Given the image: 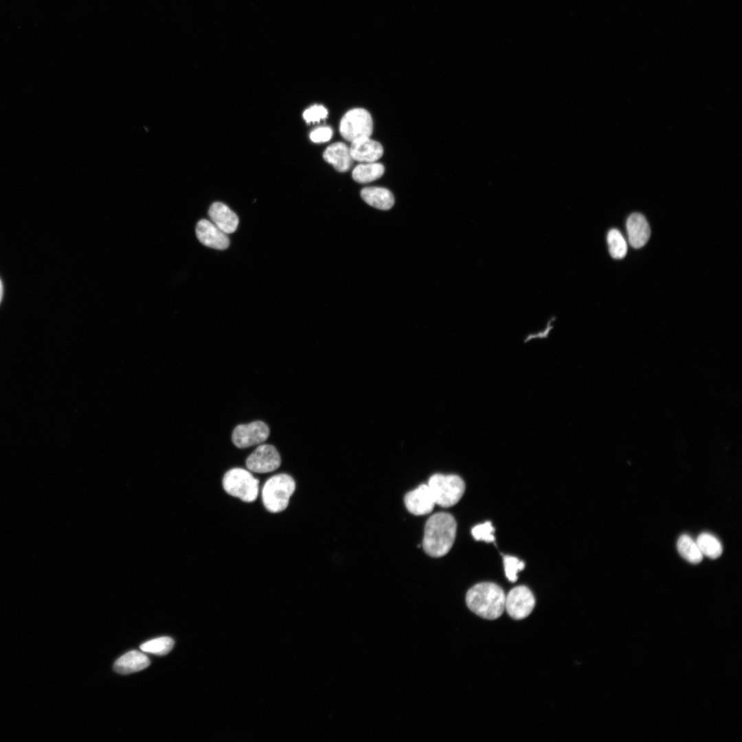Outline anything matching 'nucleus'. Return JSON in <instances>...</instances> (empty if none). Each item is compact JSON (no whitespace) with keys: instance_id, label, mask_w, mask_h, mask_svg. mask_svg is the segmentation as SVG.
Segmentation results:
<instances>
[{"instance_id":"nucleus-1","label":"nucleus","mask_w":742,"mask_h":742,"mask_svg":"<svg viewBox=\"0 0 742 742\" xmlns=\"http://www.w3.org/2000/svg\"><path fill=\"white\" fill-rule=\"evenodd\" d=\"M457 524L454 517L447 513L431 516L425 526L423 546L425 552L433 557L447 554L453 546Z\"/></svg>"},{"instance_id":"nucleus-2","label":"nucleus","mask_w":742,"mask_h":742,"mask_svg":"<svg viewBox=\"0 0 742 742\" xmlns=\"http://www.w3.org/2000/svg\"><path fill=\"white\" fill-rule=\"evenodd\" d=\"M506 595L503 589L493 583H480L467 592L468 607L482 618L494 620L505 609Z\"/></svg>"},{"instance_id":"nucleus-3","label":"nucleus","mask_w":742,"mask_h":742,"mask_svg":"<svg viewBox=\"0 0 742 742\" xmlns=\"http://www.w3.org/2000/svg\"><path fill=\"white\" fill-rule=\"evenodd\" d=\"M295 490V482L288 474H277L269 478L262 489V499L265 508L273 513L286 508Z\"/></svg>"},{"instance_id":"nucleus-4","label":"nucleus","mask_w":742,"mask_h":742,"mask_svg":"<svg viewBox=\"0 0 742 742\" xmlns=\"http://www.w3.org/2000/svg\"><path fill=\"white\" fill-rule=\"evenodd\" d=\"M427 485L435 504L446 508L458 503L465 490L464 481L456 475L435 474L429 478Z\"/></svg>"},{"instance_id":"nucleus-5","label":"nucleus","mask_w":742,"mask_h":742,"mask_svg":"<svg viewBox=\"0 0 742 742\" xmlns=\"http://www.w3.org/2000/svg\"><path fill=\"white\" fill-rule=\"evenodd\" d=\"M223 487L229 495L245 502H254L259 493V481L249 471L234 468L223 477Z\"/></svg>"},{"instance_id":"nucleus-6","label":"nucleus","mask_w":742,"mask_h":742,"mask_svg":"<svg viewBox=\"0 0 742 742\" xmlns=\"http://www.w3.org/2000/svg\"><path fill=\"white\" fill-rule=\"evenodd\" d=\"M372 129L373 122L370 113L361 108L348 111L341 118L339 125L341 136L350 142L370 137Z\"/></svg>"},{"instance_id":"nucleus-7","label":"nucleus","mask_w":742,"mask_h":742,"mask_svg":"<svg viewBox=\"0 0 742 742\" xmlns=\"http://www.w3.org/2000/svg\"><path fill=\"white\" fill-rule=\"evenodd\" d=\"M535 599L532 592L526 586L520 585L512 589L505 599V609L514 619L526 618L532 611Z\"/></svg>"},{"instance_id":"nucleus-8","label":"nucleus","mask_w":742,"mask_h":742,"mask_svg":"<svg viewBox=\"0 0 742 742\" xmlns=\"http://www.w3.org/2000/svg\"><path fill=\"white\" fill-rule=\"evenodd\" d=\"M281 464L280 456L271 445H259L247 458L246 466L249 471L266 473L276 471Z\"/></svg>"},{"instance_id":"nucleus-9","label":"nucleus","mask_w":742,"mask_h":742,"mask_svg":"<svg viewBox=\"0 0 742 742\" xmlns=\"http://www.w3.org/2000/svg\"><path fill=\"white\" fill-rule=\"evenodd\" d=\"M269 433V427L264 422L257 420L236 426L232 432V439L236 447L243 449L262 444L267 439Z\"/></svg>"},{"instance_id":"nucleus-10","label":"nucleus","mask_w":742,"mask_h":742,"mask_svg":"<svg viewBox=\"0 0 742 742\" xmlns=\"http://www.w3.org/2000/svg\"><path fill=\"white\" fill-rule=\"evenodd\" d=\"M196 234L198 240L206 247L218 250H223L229 247V239L227 234L210 221H199L196 226Z\"/></svg>"},{"instance_id":"nucleus-11","label":"nucleus","mask_w":742,"mask_h":742,"mask_svg":"<svg viewBox=\"0 0 742 742\" xmlns=\"http://www.w3.org/2000/svg\"><path fill=\"white\" fill-rule=\"evenodd\" d=\"M404 502L407 509L415 515L429 513L436 504L427 484H421L407 493L405 496Z\"/></svg>"},{"instance_id":"nucleus-12","label":"nucleus","mask_w":742,"mask_h":742,"mask_svg":"<svg viewBox=\"0 0 742 742\" xmlns=\"http://www.w3.org/2000/svg\"><path fill=\"white\" fill-rule=\"evenodd\" d=\"M350 151L353 160L366 163L376 161L383 153L381 144L370 137L352 142Z\"/></svg>"},{"instance_id":"nucleus-13","label":"nucleus","mask_w":742,"mask_h":742,"mask_svg":"<svg viewBox=\"0 0 742 742\" xmlns=\"http://www.w3.org/2000/svg\"><path fill=\"white\" fill-rule=\"evenodd\" d=\"M212 222L227 234L236 231L238 217L227 205L221 202L214 203L208 211Z\"/></svg>"},{"instance_id":"nucleus-14","label":"nucleus","mask_w":742,"mask_h":742,"mask_svg":"<svg viewBox=\"0 0 742 742\" xmlns=\"http://www.w3.org/2000/svg\"><path fill=\"white\" fill-rule=\"evenodd\" d=\"M627 230L629 243L634 248L643 247L649 240L651 234L647 221L639 213H633L629 216Z\"/></svg>"},{"instance_id":"nucleus-15","label":"nucleus","mask_w":742,"mask_h":742,"mask_svg":"<svg viewBox=\"0 0 742 742\" xmlns=\"http://www.w3.org/2000/svg\"><path fill=\"white\" fill-rule=\"evenodd\" d=\"M323 157L339 172L347 171L353 163L350 148L343 142L333 143L328 146Z\"/></svg>"},{"instance_id":"nucleus-16","label":"nucleus","mask_w":742,"mask_h":742,"mask_svg":"<svg viewBox=\"0 0 742 742\" xmlns=\"http://www.w3.org/2000/svg\"><path fill=\"white\" fill-rule=\"evenodd\" d=\"M150 664L148 657L138 651H131L119 657L113 665V670L120 674H129L139 671Z\"/></svg>"},{"instance_id":"nucleus-17","label":"nucleus","mask_w":742,"mask_h":742,"mask_svg":"<svg viewBox=\"0 0 742 742\" xmlns=\"http://www.w3.org/2000/svg\"><path fill=\"white\" fill-rule=\"evenodd\" d=\"M361 196L368 204L380 210H389L394 203L393 194L384 188H365L361 191Z\"/></svg>"},{"instance_id":"nucleus-18","label":"nucleus","mask_w":742,"mask_h":742,"mask_svg":"<svg viewBox=\"0 0 742 742\" xmlns=\"http://www.w3.org/2000/svg\"><path fill=\"white\" fill-rule=\"evenodd\" d=\"M384 172L381 164L369 162L357 165L352 171V178L359 183H368L380 178Z\"/></svg>"},{"instance_id":"nucleus-19","label":"nucleus","mask_w":742,"mask_h":742,"mask_svg":"<svg viewBox=\"0 0 742 742\" xmlns=\"http://www.w3.org/2000/svg\"><path fill=\"white\" fill-rule=\"evenodd\" d=\"M677 548L679 554L691 563H699L703 559V554L696 541L688 535H682L679 537Z\"/></svg>"},{"instance_id":"nucleus-20","label":"nucleus","mask_w":742,"mask_h":742,"mask_svg":"<svg viewBox=\"0 0 742 742\" xmlns=\"http://www.w3.org/2000/svg\"><path fill=\"white\" fill-rule=\"evenodd\" d=\"M695 541L703 556L712 559L721 556L723 551L722 545L714 535L704 532L700 534Z\"/></svg>"},{"instance_id":"nucleus-21","label":"nucleus","mask_w":742,"mask_h":742,"mask_svg":"<svg viewBox=\"0 0 742 742\" xmlns=\"http://www.w3.org/2000/svg\"><path fill=\"white\" fill-rule=\"evenodd\" d=\"M607 240L609 251L611 257L620 259L625 256L627 251V243L618 229H610L607 236Z\"/></svg>"},{"instance_id":"nucleus-22","label":"nucleus","mask_w":742,"mask_h":742,"mask_svg":"<svg viewBox=\"0 0 742 742\" xmlns=\"http://www.w3.org/2000/svg\"><path fill=\"white\" fill-rule=\"evenodd\" d=\"M174 646V640L170 637H161L148 640L139 647L140 649L146 653H150L157 655H163L170 652Z\"/></svg>"},{"instance_id":"nucleus-23","label":"nucleus","mask_w":742,"mask_h":742,"mask_svg":"<svg viewBox=\"0 0 742 742\" xmlns=\"http://www.w3.org/2000/svg\"><path fill=\"white\" fill-rule=\"evenodd\" d=\"M505 574L510 582L517 580V573L525 567L524 561L513 556L505 555L503 558Z\"/></svg>"},{"instance_id":"nucleus-24","label":"nucleus","mask_w":742,"mask_h":742,"mask_svg":"<svg viewBox=\"0 0 742 742\" xmlns=\"http://www.w3.org/2000/svg\"><path fill=\"white\" fill-rule=\"evenodd\" d=\"M494 532L495 528L492 526L491 521L480 524L474 526L471 530L472 535L475 540L484 541L486 542H493L495 541V538L493 535Z\"/></svg>"},{"instance_id":"nucleus-25","label":"nucleus","mask_w":742,"mask_h":742,"mask_svg":"<svg viewBox=\"0 0 742 742\" xmlns=\"http://www.w3.org/2000/svg\"><path fill=\"white\" fill-rule=\"evenodd\" d=\"M328 115L326 109L322 105H313L303 113V117L307 123L318 122Z\"/></svg>"},{"instance_id":"nucleus-26","label":"nucleus","mask_w":742,"mask_h":742,"mask_svg":"<svg viewBox=\"0 0 742 742\" xmlns=\"http://www.w3.org/2000/svg\"><path fill=\"white\" fill-rule=\"evenodd\" d=\"M333 131L330 127L322 126L313 130L310 134V139L315 143L325 142L330 139Z\"/></svg>"},{"instance_id":"nucleus-27","label":"nucleus","mask_w":742,"mask_h":742,"mask_svg":"<svg viewBox=\"0 0 742 742\" xmlns=\"http://www.w3.org/2000/svg\"><path fill=\"white\" fill-rule=\"evenodd\" d=\"M3 297V284L0 279V303Z\"/></svg>"}]
</instances>
